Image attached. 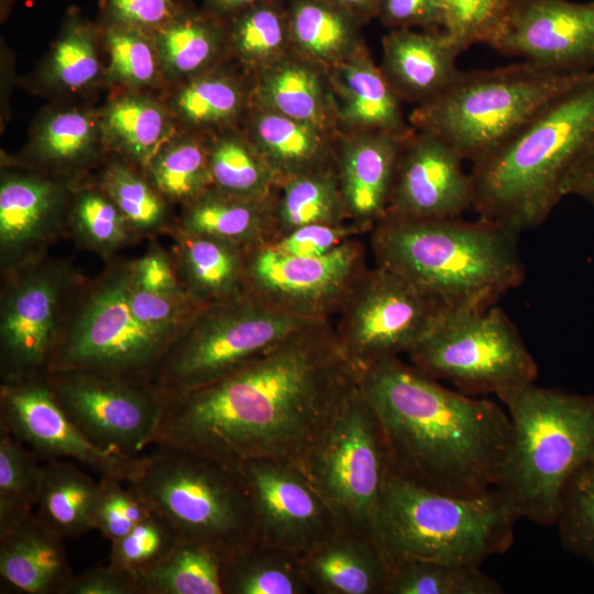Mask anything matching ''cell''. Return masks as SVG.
<instances>
[{"instance_id":"1","label":"cell","mask_w":594,"mask_h":594,"mask_svg":"<svg viewBox=\"0 0 594 594\" xmlns=\"http://www.w3.org/2000/svg\"><path fill=\"white\" fill-rule=\"evenodd\" d=\"M360 375L330 320L317 322L211 384L161 391L154 444L194 450L234 466L258 458L301 466Z\"/></svg>"},{"instance_id":"2","label":"cell","mask_w":594,"mask_h":594,"mask_svg":"<svg viewBox=\"0 0 594 594\" xmlns=\"http://www.w3.org/2000/svg\"><path fill=\"white\" fill-rule=\"evenodd\" d=\"M360 383L382 425L392 473L455 496L497 487L513 439L505 407L450 389L399 356L369 366Z\"/></svg>"},{"instance_id":"3","label":"cell","mask_w":594,"mask_h":594,"mask_svg":"<svg viewBox=\"0 0 594 594\" xmlns=\"http://www.w3.org/2000/svg\"><path fill=\"white\" fill-rule=\"evenodd\" d=\"M593 148L594 70L472 163L473 209L517 233L540 226L564 198L570 173Z\"/></svg>"},{"instance_id":"4","label":"cell","mask_w":594,"mask_h":594,"mask_svg":"<svg viewBox=\"0 0 594 594\" xmlns=\"http://www.w3.org/2000/svg\"><path fill=\"white\" fill-rule=\"evenodd\" d=\"M369 234L375 265L400 274L453 309L494 306L525 280L519 233L483 218L385 215Z\"/></svg>"},{"instance_id":"5","label":"cell","mask_w":594,"mask_h":594,"mask_svg":"<svg viewBox=\"0 0 594 594\" xmlns=\"http://www.w3.org/2000/svg\"><path fill=\"white\" fill-rule=\"evenodd\" d=\"M496 396L513 429L497 488L520 518L556 525L566 484L594 462V395L528 383Z\"/></svg>"},{"instance_id":"6","label":"cell","mask_w":594,"mask_h":594,"mask_svg":"<svg viewBox=\"0 0 594 594\" xmlns=\"http://www.w3.org/2000/svg\"><path fill=\"white\" fill-rule=\"evenodd\" d=\"M519 519L497 487L455 496L389 472L371 532L389 563L415 559L482 566L512 547Z\"/></svg>"},{"instance_id":"7","label":"cell","mask_w":594,"mask_h":594,"mask_svg":"<svg viewBox=\"0 0 594 594\" xmlns=\"http://www.w3.org/2000/svg\"><path fill=\"white\" fill-rule=\"evenodd\" d=\"M127 484L183 540L210 546L226 557L255 541L253 499L240 466L155 443L143 454L138 475Z\"/></svg>"},{"instance_id":"8","label":"cell","mask_w":594,"mask_h":594,"mask_svg":"<svg viewBox=\"0 0 594 594\" xmlns=\"http://www.w3.org/2000/svg\"><path fill=\"white\" fill-rule=\"evenodd\" d=\"M582 75L560 74L522 61L461 70L441 95L414 111L411 122L474 163Z\"/></svg>"},{"instance_id":"9","label":"cell","mask_w":594,"mask_h":594,"mask_svg":"<svg viewBox=\"0 0 594 594\" xmlns=\"http://www.w3.org/2000/svg\"><path fill=\"white\" fill-rule=\"evenodd\" d=\"M130 262L116 256L97 278L79 284L46 373L87 371L151 381L174 340L133 314Z\"/></svg>"},{"instance_id":"10","label":"cell","mask_w":594,"mask_h":594,"mask_svg":"<svg viewBox=\"0 0 594 594\" xmlns=\"http://www.w3.org/2000/svg\"><path fill=\"white\" fill-rule=\"evenodd\" d=\"M323 320L277 309L245 293L204 306L169 346L151 382L182 393L211 384Z\"/></svg>"},{"instance_id":"11","label":"cell","mask_w":594,"mask_h":594,"mask_svg":"<svg viewBox=\"0 0 594 594\" xmlns=\"http://www.w3.org/2000/svg\"><path fill=\"white\" fill-rule=\"evenodd\" d=\"M410 363L473 396L535 383L538 366L498 307L453 309L407 354Z\"/></svg>"},{"instance_id":"12","label":"cell","mask_w":594,"mask_h":594,"mask_svg":"<svg viewBox=\"0 0 594 594\" xmlns=\"http://www.w3.org/2000/svg\"><path fill=\"white\" fill-rule=\"evenodd\" d=\"M301 468L342 524L371 532L391 466L382 425L361 383Z\"/></svg>"},{"instance_id":"13","label":"cell","mask_w":594,"mask_h":594,"mask_svg":"<svg viewBox=\"0 0 594 594\" xmlns=\"http://www.w3.org/2000/svg\"><path fill=\"white\" fill-rule=\"evenodd\" d=\"M451 310L400 274L375 265L351 292L333 329L344 356L361 373L408 354Z\"/></svg>"},{"instance_id":"14","label":"cell","mask_w":594,"mask_h":594,"mask_svg":"<svg viewBox=\"0 0 594 594\" xmlns=\"http://www.w3.org/2000/svg\"><path fill=\"white\" fill-rule=\"evenodd\" d=\"M85 278L44 256L4 273L0 311L1 382L44 375L69 302Z\"/></svg>"},{"instance_id":"15","label":"cell","mask_w":594,"mask_h":594,"mask_svg":"<svg viewBox=\"0 0 594 594\" xmlns=\"http://www.w3.org/2000/svg\"><path fill=\"white\" fill-rule=\"evenodd\" d=\"M44 377L59 406L96 447L135 458L154 444L163 403L151 381L87 371Z\"/></svg>"},{"instance_id":"16","label":"cell","mask_w":594,"mask_h":594,"mask_svg":"<svg viewBox=\"0 0 594 594\" xmlns=\"http://www.w3.org/2000/svg\"><path fill=\"white\" fill-rule=\"evenodd\" d=\"M358 237L320 256H295L268 245L248 250L246 293L277 309L329 319L367 271Z\"/></svg>"},{"instance_id":"17","label":"cell","mask_w":594,"mask_h":594,"mask_svg":"<svg viewBox=\"0 0 594 594\" xmlns=\"http://www.w3.org/2000/svg\"><path fill=\"white\" fill-rule=\"evenodd\" d=\"M0 421L38 459H69L101 477L129 483L142 466L143 454L131 458L91 443L57 403L44 375L1 382Z\"/></svg>"},{"instance_id":"18","label":"cell","mask_w":594,"mask_h":594,"mask_svg":"<svg viewBox=\"0 0 594 594\" xmlns=\"http://www.w3.org/2000/svg\"><path fill=\"white\" fill-rule=\"evenodd\" d=\"M240 469L253 499L256 541L301 556L342 525L299 464L258 458Z\"/></svg>"},{"instance_id":"19","label":"cell","mask_w":594,"mask_h":594,"mask_svg":"<svg viewBox=\"0 0 594 594\" xmlns=\"http://www.w3.org/2000/svg\"><path fill=\"white\" fill-rule=\"evenodd\" d=\"M488 45L551 72H593L594 0H517Z\"/></svg>"},{"instance_id":"20","label":"cell","mask_w":594,"mask_h":594,"mask_svg":"<svg viewBox=\"0 0 594 594\" xmlns=\"http://www.w3.org/2000/svg\"><path fill=\"white\" fill-rule=\"evenodd\" d=\"M462 156L443 139L419 130L405 140L386 215L408 219L459 218L474 205Z\"/></svg>"},{"instance_id":"21","label":"cell","mask_w":594,"mask_h":594,"mask_svg":"<svg viewBox=\"0 0 594 594\" xmlns=\"http://www.w3.org/2000/svg\"><path fill=\"white\" fill-rule=\"evenodd\" d=\"M64 193L54 182L32 174H10L0 185V261L9 273L47 255L64 233Z\"/></svg>"},{"instance_id":"22","label":"cell","mask_w":594,"mask_h":594,"mask_svg":"<svg viewBox=\"0 0 594 594\" xmlns=\"http://www.w3.org/2000/svg\"><path fill=\"white\" fill-rule=\"evenodd\" d=\"M408 135L354 132L340 145L334 165L348 219L365 233L386 215L397 161Z\"/></svg>"},{"instance_id":"23","label":"cell","mask_w":594,"mask_h":594,"mask_svg":"<svg viewBox=\"0 0 594 594\" xmlns=\"http://www.w3.org/2000/svg\"><path fill=\"white\" fill-rule=\"evenodd\" d=\"M312 594H385L391 563L369 531L342 524L300 556Z\"/></svg>"},{"instance_id":"24","label":"cell","mask_w":594,"mask_h":594,"mask_svg":"<svg viewBox=\"0 0 594 594\" xmlns=\"http://www.w3.org/2000/svg\"><path fill=\"white\" fill-rule=\"evenodd\" d=\"M460 54L442 30L394 29L383 38L381 70L400 100L422 106L441 95L459 76Z\"/></svg>"},{"instance_id":"25","label":"cell","mask_w":594,"mask_h":594,"mask_svg":"<svg viewBox=\"0 0 594 594\" xmlns=\"http://www.w3.org/2000/svg\"><path fill=\"white\" fill-rule=\"evenodd\" d=\"M64 539L35 514L1 534V593L65 594L75 574Z\"/></svg>"},{"instance_id":"26","label":"cell","mask_w":594,"mask_h":594,"mask_svg":"<svg viewBox=\"0 0 594 594\" xmlns=\"http://www.w3.org/2000/svg\"><path fill=\"white\" fill-rule=\"evenodd\" d=\"M173 258L185 290L200 305L227 301L246 293L248 250L217 238L189 233L177 226Z\"/></svg>"},{"instance_id":"27","label":"cell","mask_w":594,"mask_h":594,"mask_svg":"<svg viewBox=\"0 0 594 594\" xmlns=\"http://www.w3.org/2000/svg\"><path fill=\"white\" fill-rule=\"evenodd\" d=\"M331 82L338 119L353 133L378 131L408 135L413 132L405 122L400 98L364 52H356L333 66Z\"/></svg>"},{"instance_id":"28","label":"cell","mask_w":594,"mask_h":594,"mask_svg":"<svg viewBox=\"0 0 594 594\" xmlns=\"http://www.w3.org/2000/svg\"><path fill=\"white\" fill-rule=\"evenodd\" d=\"M274 200L275 195L268 199H248L212 186L184 205L176 226L185 232L254 249L268 244L275 237Z\"/></svg>"},{"instance_id":"29","label":"cell","mask_w":594,"mask_h":594,"mask_svg":"<svg viewBox=\"0 0 594 594\" xmlns=\"http://www.w3.org/2000/svg\"><path fill=\"white\" fill-rule=\"evenodd\" d=\"M290 44L316 64L336 66L356 53L361 19L328 0L286 2Z\"/></svg>"},{"instance_id":"30","label":"cell","mask_w":594,"mask_h":594,"mask_svg":"<svg viewBox=\"0 0 594 594\" xmlns=\"http://www.w3.org/2000/svg\"><path fill=\"white\" fill-rule=\"evenodd\" d=\"M250 141L279 183L321 167L330 158L323 129L260 108L250 124Z\"/></svg>"},{"instance_id":"31","label":"cell","mask_w":594,"mask_h":594,"mask_svg":"<svg viewBox=\"0 0 594 594\" xmlns=\"http://www.w3.org/2000/svg\"><path fill=\"white\" fill-rule=\"evenodd\" d=\"M274 219V239L308 224L350 222L334 161L283 179L275 194Z\"/></svg>"},{"instance_id":"32","label":"cell","mask_w":594,"mask_h":594,"mask_svg":"<svg viewBox=\"0 0 594 594\" xmlns=\"http://www.w3.org/2000/svg\"><path fill=\"white\" fill-rule=\"evenodd\" d=\"M99 487L70 461L46 462L35 515L64 538H78L92 529Z\"/></svg>"},{"instance_id":"33","label":"cell","mask_w":594,"mask_h":594,"mask_svg":"<svg viewBox=\"0 0 594 594\" xmlns=\"http://www.w3.org/2000/svg\"><path fill=\"white\" fill-rule=\"evenodd\" d=\"M223 594H310L300 556L254 541L224 557Z\"/></svg>"},{"instance_id":"34","label":"cell","mask_w":594,"mask_h":594,"mask_svg":"<svg viewBox=\"0 0 594 594\" xmlns=\"http://www.w3.org/2000/svg\"><path fill=\"white\" fill-rule=\"evenodd\" d=\"M256 98L260 108L321 129L329 120L323 80L308 61L283 57L263 69Z\"/></svg>"},{"instance_id":"35","label":"cell","mask_w":594,"mask_h":594,"mask_svg":"<svg viewBox=\"0 0 594 594\" xmlns=\"http://www.w3.org/2000/svg\"><path fill=\"white\" fill-rule=\"evenodd\" d=\"M224 557L210 546L180 539L166 557L134 579L141 594H223Z\"/></svg>"},{"instance_id":"36","label":"cell","mask_w":594,"mask_h":594,"mask_svg":"<svg viewBox=\"0 0 594 594\" xmlns=\"http://www.w3.org/2000/svg\"><path fill=\"white\" fill-rule=\"evenodd\" d=\"M213 187L248 199L274 197L279 179L250 140L218 139L208 148Z\"/></svg>"},{"instance_id":"37","label":"cell","mask_w":594,"mask_h":594,"mask_svg":"<svg viewBox=\"0 0 594 594\" xmlns=\"http://www.w3.org/2000/svg\"><path fill=\"white\" fill-rule=\"evenodd\" d=\"M504 587L481 566L428 560L391 563L385 594H502Z\"/></svg>"},{"instance_id":"38","label":"cell","mask_w":594,"mask_h":594,"mask_svg":"<svg viewBox=\"0 0 594 594\" xmlns=\"http://www.w3.org/2000/svg\"><path fill=\"white\" fill-rule=\"evenodd\" d=\"M105 129L125 155L146 167L165 145L170 122L160 103L143 97L127 96L109 106Z\"/></svg>"},{"instance_id":"39","label":"cell","mask_w":594,"mask_h":594,"mask_svg":"<svg viewBox=\"0 0 594 594\" xmlns=\"http://www.w3.org/2000/svg\"><path fill=\"white\" fill-rule=\"evenodd\" d=\"M153 36L161 67L174 78L204 70L222 44V32L213 20L184 11Z\"/></svg>"},{"instance_id":"40","label":"cell","mask_w":594,"mask_h":594,"mask_svg":"<svg viewBox=\"0 0 594 594\" xmlns=\"http://www.w3.org/2000/svg\"><path fill=\"white\" fill-rule=\"evenodd\" d=\"M37 460L0 421V535L32 515L43 472Z\"/></svg>"},{"instance_id":"41","label":"cell","mask_w":594,"mask_h":594,"mask_svg":"<svg viewBox=\"0 0 594 594\" xmlns=\"http://www.w3.org/2000/svg\"><path fill=\"white\" fill-rule=\"evenodd\" d=\"M229 41L245 64L262 70L284 57L290 44L286 6L268 0L231 16Z\"/></svg>"},{"instance_id":"42","label":"cell","mask_w":594,"mask_h":594,"mask_svg":"<svg viewBox=\"0 0 594 594\" xmlns=\"http://www.w3.org/2000/svg\"><path fill=\"white\" fill-rule=\"evenodd\" d=\"M67 222L75 241L107 262L139 239L102 189H82L74 199Z\"/></svg>"},{"instance_id":"43","label":"cell","mask_w":594,"mask_h":594,"mask_svg":"<svg viewBox=\"0 0 594 594\" xmlns=\"http://www.w3.org/2000/svg\"><path fill=\"white\" fill-rule=\"evenodd\" d=\"M151 184L164 197L184 205L212 187L208 148L194 139L165 144L146 166Z\"/></svg>"},{"instance_id":"44","label":"cell","mask_w":594,"mask_h":594,"mask_svg":"<svg viewBox=\"0 0 594 594\" xmlns=\"http://www.w3.org/2000/svg\"><path fill=\"white\" fill-rule=\"evenodd\" d=\"M101 189L120 209L138 238L169 232L176 224L168 218L165 198L129 166L111 164L105 172Z\"/></svg>"},{"instance_id":"45","label":"cell","mask_w":594,"mask_h":594,"mask_svg":"<svg viewBox=\"0 0 594 594\" xmlns=\"http://www.w3.org/2000/svg\"><path fill=\"white\" fill-rule=\"evenodd\" d=\"M244 94L238 81L220 76L193 79L175 96L174 110L191 125H212L230 121L242 110Z\"/></svg>"},{"instance_id":"46","label":"cell","mask_w":594,"mask_h":594,"mask_svg":"<svg viewBox=\"0 0 594 594\" xmlns=\"http://www.w3.org/2000/svg\"><path fill=\"white\" fill-rule=\"evenodd\" d=\"M100 63L91 29L77 16L66 23L46 66L51 84L64 89H79L94 82Z\"/></svg>"},{"instance_id":"47","label":"cell","mask_w":594,"mask_h":594,"mask_svg":"<svg viewBox=\"0 0 594 594\" xmlns=\"http://www.w3.org/2000/svg\"><path fill=\"white\" fill-rule=\"evenodd\" d=\"M556 526L565 550L594 563V462L566 484Z\"/></svg>"},{"instance_id":"48","label":"cell","mask_w":594,"mask_h":594,"mask_svg":"<svg viewBox=\"0 0 594 594\" xmlns=\"http://www.w3.org/2000/svg\"><path fill=\"white\" fill-rule=\"evenodd\" d=\"M109 50V77L129 87L152 85L161 62L152 34L109 23L106 29Z\"/></svg>"},{"instance_id":"49","label":"cell","mask_w":594,"mask_h":594,"mask_svg":"<svg viewBox=\"0 0 594 594\" xmlns=\"http://www.w3.org/2000/svg\"><path fill=\"white\" fill-rule=\"evenodd\" d=\"M179 540L174 527L152 512L128 535L111 542L109 565L135 578L166 557Z\"/></svg>"},{"instance_id":"50","label":"cell","mask_w":594,"mask_h":594,"mask_svg":"<svg viewBox=\"0 0 594 594\" xmlns=\"http://www.w3.org/2000/svg\"><path fill=\"white\" fill-rule=\"evenodd\" d=\"M517 0H442L441 30L460 52L490 44Z\"/></svg>"},{"instance_id":"51","label":"cell","mask_w":594,"mask_h":594,"mask_svg":"<svg viewBox=\"0 0 594 594\" xmlns=\"http://www.w3.org/2000/svg\"><path fill=\"white\" fill-rule=\"evenodd\" d=\"M96 139L91 117L77 110L54 113L38 129L33 150L40 160L66 164L84 157Z\"/></svg>"},{"instance_id":"52","label":"cell","mask_w":594,"mask_h":594,"mask_svg":"<svg viewBox=\"0 0 594 594\" xmlns=\"http://www.w3.org/2000/svg\"><path fill=\"white\" fill-rule=\"evenodd\" d=\"M151 513L133 487L111 477H101L92 529L110 542L123 538Z\"/></svg>"},{"instance_id":"53","label":"cell","mask_w":594,"mask_h":594,"mask_svg":"<svg viewBox=\"0 0 594 594\" xmlns=\"http://www.w3.org/2000/svg\"><path fill=\"white\" fill-rule=\"evenodd\" d=\"M365 233L352 222L342 224L315 223L294 229L271 241L272 249L295 256H320L345 241Z\"/></svg>"},{"instance_id":"54","label":"cell","mask_w":594,"mask_h":594,"mask_svg":"<svg viewBox=\"0 0 594 594\" xmlns=\"http://www.w3.org/2000/svg\"><path fill=\"white\" fill-rule=\"evenodd\" d=\"M109 23L154 35L183 11L174 0H107Z\"/></svg>"},{"instance_id":"55","label":"cell","mask_w":594,"mask_h":594,"mask_svg":"<svg viewBox=\"0 0 594 594\" xmlns=\"http://www.w3.org/2000/svg\"><path fill=\"white\" fill-rule=\"evenodd\" d=\"M130 270L133 283L143 289L169 296L189 295L180 283L172 253L156 242L141 257L131 261Z\"/></svg>"},{"instance_id":"56","label":"cell","mask_w":594,"mask_h":594,"mask_svg":"<svg viewBox=\"0 0 594 594\" xmlns=\"http://www.w3.org/2000/svg\"><path fill=\"white\" fill-rule=\"evenodd\" d=\"M376 15L392 30L441 26L442 0H380Z\"/></svg>"},{"instance_id":"57","label":"cell","mask_w":594,"mask_h":594,"mask_svg":"<svg viewBox=\"0 0 594 594\" xmlns=\"http://www.w3.org/2000/svg\"><path fill=\"white\" fill-rule=\"evenodd\" d=\"M65 594H141L135 579L102 565L74 575Z\"/></svg>"},{"instance_id":"58","label":"cell","mask_w":594,"mask_h":594,"mask_svg":"<svg viewBox=\"0 0 594 594\" xmlns=\"http://www.w3.org/2000/svg\"><path fill=\"white\" fill-rule=\"evenodd\" d=\"M563 196L578 197L594 207V148L565 179Z\"/></svg>"},{"instance_id":"59","label":"cell","mask_w":594,"mask_h":594,"mask_svg":"<svg viewBox=\"0 0 594 594\" xmlns=\"http://www.w3.org/2000/svg\"><path fill=\"white\" fill-rule=\"evenodd\" d=\"M268 0H206L210 10L222 16H232L248 8Z\"/></svg>"},{"instance_id":"60","label":"cell","mask_w":594,"mask_h":594,"mask_svg":"<svg viewBox=\"0 0 594 594\" xmlns=\"http://www.w3.org/2000/svg\"><path fill=\"white\" fill-rule=\"evenodd\" d=\"M338 4L355 15L362 21L377 14L380 0H328Z\"/></svg>"}]
</instances>
